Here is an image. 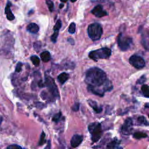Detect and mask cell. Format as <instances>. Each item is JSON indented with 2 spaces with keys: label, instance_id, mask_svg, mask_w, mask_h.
<instances>
[{
  "label": "cell",
  "instance_id": "8",
  "mask_svg": "<svg viewBox=\"0 0 149 149\" xmlns=\"http://www.w3.org/2000/svg\"><path fill=\"white\" fill-rule=\"evenodd\" d=\"M133 128V120L131 118H127L123 124L122 125L120 131L122 134L125 135H128L132 132Z\"/></svg>",
  "mask_w": 149,
  "mask_h": 149
},
{
  "label": "cell",
  "instance_id": "3",
  "mask_svg": "<svg viewBox=\"0 0 149 149\" xmlns=\"http://www.w3.org/2000/svg\"><path fill=\"white\" fill-rule=\"evenodd\" d=\"M88 35L93 41H97L100 39L102 34V28L101 26L97 23L90 24L87 29Z\"/></svg>",
  "mask_w": 149,
  "mask_h": 149
},
{
  "label": "cell",
  "instance_id": "27",
  "mask_svg": "<svg viewBox=\"0 0 149 149\" xmlns=\"http://www.w3.org/2000/svg\"><path fill=\"white\" fill-rule=\"evenodd\" d=\"M146 80V76L145 75H143L141 76L137 81V84H143Z\"/></svg>",
  "mask_w": 149,
  "mask_h": 149
},
{
  "label": "cell",
  "instance_id": "16",
  "mask_svg": "<svg viewBox=\"0 0 149 149\" xmlns=\"http://www.w3.org/2000/svg\"><path fill=\"white\" fill-rule=\"evenodd\" d=\"M119 145V141L116 139L111 141L108 144H107V148H118V146Z\"/></svg>",
  "mask_w": 149,
  "mask_h": 149
},
{
  "label": "cell",
  "instance_id": "24",
  "mask_svg": "<svg viewBox=\"0 0 149 149\" xmlns=\"http://www.w3.org/2000/svg\"><path fill=\"white\" fill-rule=\"evenodd\" d=\"M61 26H62L61 21L60 20H57L56 23H55V26L54 27V31H59L60 28L61 27Z\"/></svg>",
  "mask_w": 149,
  "mask_h": 149
},
{
  "label": "cell",
  "instance_id": "19",
  "mask_svg": "<svg viewBox=\"0 0 149 149\" xmlns=\"http://www.w3.org/2000/svg\"><path fill=\"white\" fill-rule=\"evenodd\" d=\"M137 122L140 125H148L149 123L147 122L146 119L143 116H140L137 118Z\"/></svg>",
  "mask_w": 149,
  "mask_h": 149
},
{
  "label": "cell",
  "instance_id": "13",
  "mask_svg": "<svg viewBox=\"0 0 149 149\" xmlns=\"http://www.w3.org/2000/svg\"><path fill=\"white\" fill-rule=\"evenodd\" d=\"M88 103L96 113H100L102 111V108L101 107H99L95 101L89 100H88Z\"/></svg>",
  "mask_w": 149,
  "mask_h": 149
},
{
  "label": "cell",
  "instance_id": "12",
  "mask_svg": "<svg viewBox=\"0 0 149 149\" xmlns=\"http://www.w3.org/2000/svg\"><path fill=\"white\" fill-rule=\"evenodd\" d=\"M27 30L31 33H37L39 30V27L37 24L31 23L27 26Z\"/></svg>",
  "mask_w": 149,
  "mask_h": 149
},
{
  "label": "cell",
  "instance_id": "25",
  "mask_svg": "<svg viewBox=\"0 0 149 149\" xmlns=\"http://www.w3.org/2000/svg\"><path fill=\"white\" fill-rule=\"evenodd\" d=\"M58 32H59V31H54V33L51 36V40L53 42H55L56 41L57 37H58Z\"/></svg>",
  "mask_w": 149,
  "mask_h": 149
},
{
  "label": "cell",
  "instance_id": "10",
  "mask_svg": "<svg viewBox=\"0 0 149 149\" xmlns=\"http://www.w3.org/2000/svg\"><path fill=\"white\" fill-rule=\"evenodd\" d=\"M83 140V136L79 134H74L70 140V144L73 148L78 147Z\"/></svg>",
  "mask_w": 149,
  "mask_h": 149
},
{
  "label": "cell",
  "instance_id": "28",
  "mask_svg": "<svg viewBox=\"0 0 149 149\" xmlns=\"http://www.w3.org/2000/svg\"><path fill=\"white\" fill-rule=\"evenodd\" d=\"M22 63L21 62H18L16 66L15 70L16 72H20L22 70Z\"/></svg>",
  "mask_w": 149,
  "mask_h": 149
},
{
  "label": "cell",
  "instance_id": "23",
  "mask_svg": "<svg viewBox=\"0 0 149 149\" xmlns=\"http://www.w3.org/2000/svg\"><path fill=\"white\" fill-rule=\"evenodd\" d=\"M45 133L44 132H42L41 136H40V141L38 143V145L41 146L45 142Z\"/></svg>",
  "mask_w": 149,
  "mask_h": 149
},
{
  "label": "cell",
  "instance_id": "33",
  "mask_svg": "<svg viewBox=\"0 0 149 149\" xmlns=\"http://www.w3.org/2000/svg\"><path fill=\"white\" fill-rule=\"evenodd\" d=\"M72 2H76V0H70Z\"/></svg>",
  "mask_w": 149,
  "mask_h": 149
},
{
  "label": "cell",
  "instance_id": "22",
  "mask_svg": "<svg viewBox=\"0 0 149 149\" xmlns=\"http://www.w3.org/2000/svg\"><path fill=\"white\" fill-rule=\"evenodd\" d=\"M46 3L48 7L50 12H52L54 10V3L51 0H45Z\"/></svg>",
  "mask_w": 149,
  "mask_h": 149
},
{
  "label": "cell",
  "instance_id": "7",
  "mask_svg": "<svg viewBox=\"0 0 149 149\" xmlns=\"http://www.w3.org/2000/svg\"><path fill=\"white\" fill-rule=\"evenodd\" d=\"M45 84L52 95L55 97H59V93L54 79L49 76L46 77Z\"/></svg>",
  "mask_w": 149,
  "mask_h": 149
},
{
  "label": "cell",
  "instance_id": "15",
  "mask_svg": "<svg viewBox=\"0 0 149 149\" xmlns=\"http://www.w3.org/2000/svg\"><path fill=\"white\" fill-rule=\"evenodd\" d=\"M40 58L43 62H47L51 59V54L48 51H43L42 53H41Z\"/></svg>",
  "mask_w": 149,
  "mask_h": 149
},
{
  "label": "cell",
  "instance_id": "11",
  "mask_svg": "<svg viewBox=\"0 0 149 149\" xmlns=\"http://www.w3.org/2000/svg\"><path fill=\"white\" fill-rule=\"evenodd\" d=\"M10 6V3L9 1H8V3L5 7V14L6 15V17L9 20H13L15 19V16L11 12Z\"/></svg>",
  "mask_w": 149,
  "mask_h": 149
},
{
  "label": "cell",
  "instance_id": "17",
  "mask_svg": "<svg viewBox=\"0 0 149 149\" xmlns=\"http://www.w3.org/2000/svg\"><path fill=\"white\" fill-rule=\"evenodd\" d=\"M141 91L143 94V95L149 98V87L148 85L146 84H143L141 87Z\"/></svg>",
  "mask_w": 149,
  "mask_h": 149
},
{
  "label": "cell",
  "instance_id": "32",
  "mask_svg": "<svg viewBox=\"0 0 149 149\" xmlns=\"http://www.w3.org/2000/svg\"><path fill=\"white\" fill-rule=\"evenodd\" d=\"M61 2H66V1H67V0H60Z\"/></svg>",
  "mask_w": 149,
  "mask_h": 149
},
{
  "label": "cell",
  "instance_id": "9",
  "mask_svg": "<svg viewBox=\"0 0 149 149\" xmlns=\"http://www.w3.org/2000/svg\"><path fill=\"white\" fill-rule=\"evenodd\" d=\"M91 13L97 17H102L103 16L108 15V13L103 9V7L101 5L95 6L92 10Z\"/></svg>",
  "mask_w": 149,
  "mask_h": 149
},
{
  "label": "cell",
  "instance_id": "2",
  "mask_svg": "<svg viewBox=\"0 0 149 149\" xmlns=\"http://www.w3.org/2000/svg\"><path fill=\"white\" fill-rule=\"evenodd\" d=\"M111 55V50L107 47H104L91 51L88 54V56L94 61H97L101 59H107Z\"/></svg>",
  "mask_w": 149,
  "mask_h": 149
},
{
  "label": "cell",
  "instance_id": "1",
  "mask_svg": "<svg viewBox=\"0 0 149 149\" xmlns=\"http://www.w3.org/2000/svg\"><path fill=\"white\" fill-rule=\"evenodd\" d=\"M85 81L88 84V91L100 97L104 96L105 91H111L113 87L106 73L96 67L91 68L86 72Z\"/></svg>",
  "mask_w": 149,
  "mask_h": 149
},
{
  "label": "cell",
  "instance_id": "20",
  "mask_svg": "<svg viewBox=\"0 0 149 149\" xmlns=\"http://www.w3.org/2000/svg\"><path fill=\"white\" fill-rule=\"evenodd\" d=\"M30 59L34 65L37 66L40 64V58L36 55H33L30 57Z\"/></svg>",
  "mask_w": 149,
  "mask_h": 149
},
{
  "label": "cell",
  "instance_id": "6",
  "mask_svg": "<svg viewBox=\"0 0 149 149\" xmlns=\"http://www.w3.org/2000/svg\"><path fill=\"white\" fill-rule=\"evenodd\" d=\"M129 63L135 68L140 69L144 68L146 65L144 59L140 56L133 55L129 58Z\"/></svg>",
  "mask_w": 149,
  "mask_h": 149
},
{
  "label": "cell",
  "instance_id": "26",
  "mask_svg": "<svg viewBox=\"0 0 149 149\" xmlns=\"http://www.w3.org/2000/svg\"><path fill=\"white\" fill-rule=\"evenodd\" d=\"M61 112H59V113H56L54 116H53V118H52V120L54 121V122H58L59 120V119H60V118H61Z\"/></svg>",
  "mask_w": 149,
  "mask_h": 149
},
{
  "label": "cell",
  "instance_id": "30",
  "mask_svg": "<svg viewBox=\"0 0 149 149\" xmlns=\"http://www.w3.org/2000/svg\"><path fill=\"white\" fill-rule=\"evenodd\" d=\"M79 104L78 102H76L74 104V105L72 106V109L74 111H77L79 110Z\"/></svg>",
  "mask_w": 149,
  "mask_h": 149
},
{
  "label": "cell",
  "instance_id": "18",
  "mask_svg": "<svg viewBox=\"0 0 149 149\" xmlns=\"http://www.w3.org/2000/svg\"><path fill=\"white\" fill-rule=\"evenodd\" d=\"M133 137L136 139H143V138H146L147 136V134L143 132H136L133 134Z\"/></svg>",
  "mask_w": 149,
  "mask_h": 149
},
{
  "label": "cell",
  "instance_id": "31",
  "mask_svg": "<svg viewBox=\"0 0 149 149\" xmlns=\"http://www.w3.org/2000/svg\"><path fill=\"white\" fill-rule=\"evenodd\" d=\"M63 6H64V5H63V3H61V4L59 5V8H60V9L62 8L63 7Z\"/></svg>",
  "mask_w": 149,
  "mask_h": 149
},
{
  "label": "cell",
  "instance_id": "29",
  "mask_svg": "<svg viewBox=\"0 0 149 149\" xmlns=\"http://www.w3.org/2000/svg\"><path fill=\"white\" fill-rule=\"evenodd\" d=\"M22 147L17 144H13L11 146H9L8 147H7V148L9 149H18V148H21Z\"/></svg>",
  "mask_w": 149,
  "mask_h": 149
},
{
  "label": "cell",
  "instance_id": "34",
  "mask_svg": "<svg viewBox=\"0 0 149 149\" xmlns=\"http://www.w3.org/2000/svg\"><path fill=\"white\" fill-rule=\"evenodd\" d=\"M148 118H149V115H148Z\"/></svg>",
  "mask_w": 149,
  "mask_h": 149
},
{
  "label": "cell",
  "instance_id": "4",
  "mask_svg": "<svg viewBox=\"0 0 149 149\" xmlns=\"http://www.w3.org/2000/svg\"><path fill=\"white\" fill-rule=\"evenodd\" d=\"M88 129L91 134V138L93 142L98 141L102 134L101 125L98 122H93L88 126Z\"/></svg>",
  "mask_w": 149,
  "mask_h": 149
},
{
  "label": "cell",
  "instance_id": "14",
  "mask_svg": "<svg viewBox=\"0 0 149 149\" xmlns=\"http://www.w3.org/2000/svg\"><path fill=\"white\" fill-rule=\"evenodd\" d=\"M69 75L68 73H66L65 72L61 73L58 76V80L59 82L61 84H64L69 79Z\"/></svg>",
  "mask_w": 149,
  "mask_h": 149
},
{
  "label": "cell",
  "instance_id": "21",
  "mask_svg": "<svg viewBox=\"0 0 149 149\" xmlns=\"http://www.w3.org/2000/svg\"><path fill=\"white\" fill-rule=\"evenodd\" d=\"M76 31V24L74 23H71L69 26L68 31L70 34H74Z\"/></svg>",
  "mask_w": 149,
  "mask_h": 149
},
{
  "label": "cell",
  "instance_id": "5",
  "mask_svg": "<svg viewBox=\"0 0 149 149\" xmlns=\"http://www.w3.org/2000/svg\"><path fill=\"white\" fill-rule=\"evenodd\" d=\"M133 42L132 38L130 37L123 36L122 33H120L117 38V43L119 49L123 51L128 50Z\"/></svg>",
  "mask_w": 149,
  "mask_h": 149
}]
</instances>
